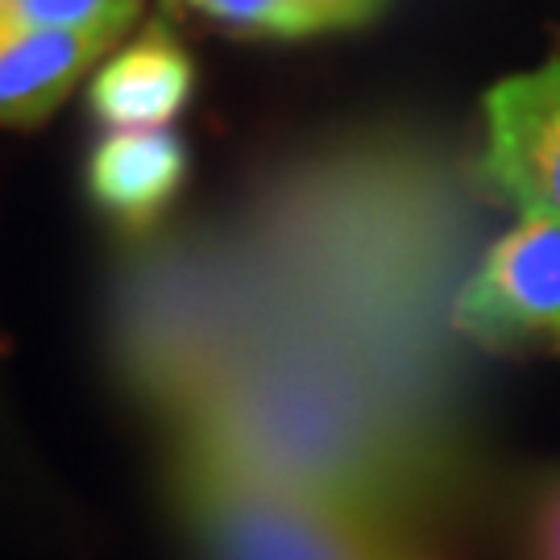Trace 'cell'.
<instances>
[{"label":"cell","mask_w":560,"mask_h":560,"mask_svg":"<svg viewBox=\"0 0 560 560\" xmlns=\"http://www.w3.org/2000/svg\"><path fill=\"white\" fill-rule=\"evenodd\" d=\"M179 506L208 560H420L386 520L183 460Z\"/></svg>","instance_id":"6da1fadb"},{"label":"cell","mask_w":560,"mask_h":560,"mask_svg":"<svg viewBox=\"0 0 560 560\" xmlns=\"http://www.w3.org/2000/svg\"><path fill=\"white\" fill-rule=\"evenodd\" d=\"M453 324L502 353H560V221H520L460 287Z\"/></svg>","instance_id":"7a4b0ae2"},{"label":"cell","mask_w":560,"mask_h":560,"mask_svg":"<svg viewBox=\"0 0 560 560\" xmlns=\"http://www.w3.org/2000/svg\"><path fill=\"white\" fill-rule=\"evenodd\" d=\"M481 175L523 221H560V59L490 88Z\"/></svg>","instance_id":"3957f363"},{"label":"cell","mask_w":560,"mask_h":560,"mask_svg":"<svg viewBox=\"0 0 560 560\" xmlns=\"http://www.w3.org/2000/svg\"><path fill=\"white\" fill-rule=\"evenodd\" d=\"M187 179V145L171 129H113L88 159V196L120 229L145 233Z\"/></svg>","instance_id":"277c9868"},{"label":"cell","mask_w":560,"mask_h":560,"mask_svg":"<svg viewBox=\"0 0 560 560\" xmlns=\"http://www.w3.org/2000/svg\"><path fill=\"white\" fill-rule=\"evenodd\" d=\"M196 92L191 55L166 25H150L141 38L96 71L88 88L92 113L113 129H162L179 117V108Z\"/></svg>","instance_id":"5b68a950"},{"label":"cell","mask_w":560,"mask_h":560,"mask_svg":"<svg viewBox=\"0 0 560 560\" xmlns=\"http://www.w3.org/2000/svg\"><path fill=\"white\" fill-rule=\"evenodd\" d=\"M120 34L0 30V125H42Z\"/></svg>","instance_id":"8992f818"},{"label":"cell","mask_w":560,"mask_h":560,"mask_svg":"<svg viewBox=\"0 0 560 560\" xmlns=\"http://www.w3.org/2000/svg\"><path fill=\"white\" fill-rule=\"evenodd\" d=\"M141 0H0V30H108L125 34Z\"/></svg>","instance_id":"52a82bcc"},{"label":"cell","mask_w":560,"mask_h":560,"mask_svg":"<svg viewBox=\"0 0 560 560\" xmlns=\"http://www.w3.org/2000/svg\"><path fill=\"white\" fill-rule=\"evenodd\" d=\"M203 18L221 21L237 34H266V38H307L324 34L328 21L312 0H179Z\"/></svg>","instance_id":"ba28073f"},{"label":"cell","mask_w":560,"mask_h":560,"mask_svg":"<svg viewBox=\"0 0 560 560\" xmlns=\"http://www.w3.org/2000/svg\"><path fill=\"white\" fill-rule=\"evenodd\" d=\"M527 540H532V560H560V474L544 486L532 506Z\"/></svg>","instance_id":"9c48e42d"},{"label":"cell","mask_w":560,"mask_h":560,"mask_svg":"<svg viewBox=\"0 0 560 560\" xmlns=\"http://www.w3.org/2000/svg\"><path fill=\"white\" fill-rule=\"evenodd\" d=\"M324 13L328 30H349V25H361L370 21L382 9V0H312Z\"/></svg>","instance_id":"30bf717a"}]
</instances>
